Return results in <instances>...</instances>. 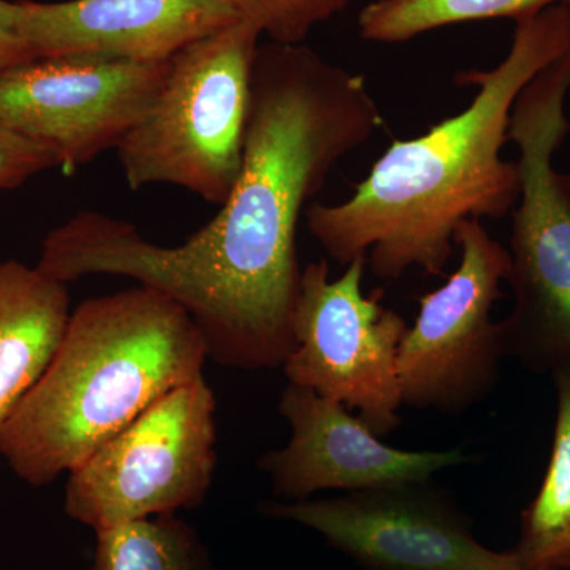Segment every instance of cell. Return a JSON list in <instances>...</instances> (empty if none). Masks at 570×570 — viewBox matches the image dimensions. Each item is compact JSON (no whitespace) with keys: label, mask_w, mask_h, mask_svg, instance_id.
Returning a JSON list of instances; mask_svg holds the SVG:
<instances>
[{"label":"cell","mask_w":570,"mask_h":570,"mask_svg":"<svg viewBox=\"0 0 570 570\" xmlns=\"http://www.w3.org/2000/svg\"><path fill=\"white\" fill-rule=\"evenodd\" d=\"M382 126L363 75L305 43H261L242 174L212 223L170 247L127 220L80 212L45 236L37 268L63 284L129 277L184 307L217 365L283 367L295 347L299 219L337 163Z\"/></svg>","instance_id":"obj_1"},{"label":"cell","mask_w":570,"mask_h":570,"mask_svg":"<svg viewBox=\"0 0 570 570\" xmlns=\"http://www.w3.org/2000/svg\"><path fill=\"white\" fill-rule=\"evenodd\" d=\"M512 47L490 70H463L478 89L466 110L409 140H395L347 200L307 206V230L332 261L365 255L379 279L411 268L442 276L463 220L502 219L515 208L520 178L502 159L517 97L570 50V6L557 3L515 22Z\"/></svg>","instance_id":"obj_2"},{"label":"cell","mask_w":570,"mask_h":570,"mask_svg":"<svg viewBox=\"0 0 570 570\" xmlns=\"http://www.w3.org/2000/svg\"><path fill=\"white\" fill-rule=\"evenodd\" d=\"M206 360L193 317L156 288L85 299L0 431V456L26 485H51L160 397L204 376Z\"/></svg>","instance_id":"obj_3"},{"label":"cell","mask_w":570,"mask_h":570,"mask_svg":"<svg viewBox=\"0 0 570 570\" xmlns=\"http://www.w3.org/2000/svg\"><path fill=\"white\" fill-rule=\"evenodd\" d=\"M569 94L570 50L524 86L509 124L520 197L505 281L513 306L501 328L505 356L535 373L570 365V178L554 168L570 132Z\"/></svg>","instance_id":"obj_4"},{"label":"cell","mask_w":570,"mask_h":570,"mask_svg":"<svg viewBox=\"0 0 570 570\" xmlns=\"http://www.w3.org/2000/svg\"><path fill=\"white\" fill-rule=\"evenodd\" d=\"M261 39L239 18L176 52L156 102L116 149L129 189L171 184L208 204L227 202L245 160Z\"/></svg>","instance_id":"obj_5"},{"label":"cell","mask_w":570,"mask_h":570,"mask_svg":"<svg viewBox=\"0 0 570 570\" xmlns=\"http://www.w3.org/2000/svg\"><path fill=\"white\" fill-rule=\"evenodd\" d=\"M216 411L205 376L171 390L70 472L66 515L97 532L200 508L216 474Z\"/></svg>","instance_id":"obj_6"},{"label":"cell","mask_w":570,"mask_h":570,"mask_svg":"<svg viewBox=\"0 0 570 570\" xmlns=\"http://www.w3.org/2000/svg\"><path fill=\"white\" fill-rule=\"evenodd\" d=\"M453 243L460 265L422 296L397 347L403 406L445 415L464 414L497 389L505 347L491 311L510 269L509 250L479 219L463 220Z\"/></svg>","instance_id":"obj_7"},{"label":"cell","mask_w":570,"mask_h":570,"mask_svg":"<svg viewBox=\"0 0 570 570\" xmlns=\"http://www.w3.org/2000/svg\"><path fill=\"white\" fill-rule=\"evenodd\" d=\"M367 258L356 257L332 279L326 261L302 272L294 314L295 347L283 370L288 384L358 412L379 438L400 426L397 347L407 325L382 305V291L363 294Z\"/></svg>","instance_id":"obj_8"},{"label":"cell","mask_w":570,"mask_h":570,"mask_svg":"<svg viewBox=\"0 0 570 570\" xmlns=\"http://www.w3.org/2000/svg\"><path fill=\"white\" fill-rule=\"evenodd\" d=\"M268 519L316 531L360 570H515L512 550L480 543L448 491L422 482L346 491L340 497L265 501Z\"/></svg>","instance_id":"obj_9"},{"label":"cell","mask_w":570,"mask_h":570,"mask_svg":"<svg viewBox=\"0 0 570 570\" xmlns=\"http://www.w3.org/2000/svg\"><path fill=\"white\" fill-rule=\"evenodd\" d=\"M164 62L31 59L0 70V122L56 154L67 171L89 165L141 121L163 91Z\"/></svg>","instance_id":"obj_10"},{"label":"cell","mask_w":570,"mask_h":570,"mask_svg":"<svg viewBox=\"0 0 570 570\" xmlns=\"http://www.w3.org/2000/svg\"><path fill=\"white\" fill-rule=\"evenodd\" d=\"M279 414L291 428L284 448L257 460L258 471L283 501H303L322 491H356L422 482L438 472L471 463L463 449L414 452L390 448L344 404L288 384Z\"/></svg>","instance_id":"obj_11"},{"label":"cell","mask_w":570,"mask_h":570,"mask_svg":"<svg viewBox=\"0 0 570 570\" xmlns=\"http://www.w3.org/2000/svg\"><path fill=\"white\" fill-rule=\"evenodd\" d=\"M239 18L227 0L14 2L17 29L33 59L164 62Z\"/></svg>","instance_id":"obj_12"},{"label":"cell","mask_w":570,"mask_h":570,"mask_svg":"<svg viewBox=\"0 0 570 570\" xmlns=\"http://www.w3.org/2000/svg\"><path fill=\"white\" fill-rule=\"evenodd\" d=\"M70 317L67 284L0 262V431L50 365Z\"/></svg>","instance_id":"obj_13"},{"label":"cell","mask_w":570,"mask_h":570,"mask_svg":"<svg viewBox=\"0 0 570 570\" xmlns=\"http://www.w3.org/2000/svg\"><path fill=\"white\" fill-rule=\"evenodd\" d=\"M557 420L549 466L520 517L512 551L528 568L570 569V365L551 373Z\"/></svg>","instance_id":"obj_14"},{"label":"cell","mask_w":570,"mask_h":570,"mask_svg":"<svg viewBox=\"0 0 570 570\" xmlns=\"http://www.w3.org/2000/svg\"><path fill=\"white\" fill-rule=\"evenodd\" d=\"M91 570L217 569L193 524L157 515L97 531Z\"/></svg>","instance_id":"obj_15"},{"label":"cell","mask_w":570,"mask_h":570,"mask_svg":"<svg viewBox=\"0 0 570 570\" xmlns=\"http://www.w3.org/2000/svg\"><path fill=\"white\" fill-rule=\"evenodd\" d=\"M566 0H374L358 14L360 36L374 43H404L463 22L538 14Z\"/></svg>","instance_id":"obj_16"},{"label":"cell","mask_w":570,"mask_h":570,"mask_svg":"<svg viewBox=\"0 0 570 570\" xmlns=\"http://www.w3.org/2000/svg\"><path fill=\"white\" fill-rule=\"evenodd\" d=\"M262 37L283 45H299L313 29L332 20L354 0H227Z\"/></svg>","instance_id":"obj_17"},{"label":"cell","mask_w":570,"mask_h":570,"mask_svg":"<svg viewBox=\"0 0 570 570\" xmlns=\"http://www.w3.org/2000/svg\"><path fill=\"white\" fill-rule=\"evenodd\" d=\"M55 167H61L55 153L0 122V190L14 189Z\"/></svg>","instance_id":"obj_18"},{"label":"cell","mask_w":570,"mask_h":570,"mask_svg":"<svg viewBox=\"0 0 570 570\" xmlns=\"http://www.w3.org/2000/svg\"><path fill=\"white\" fill-rule=\"evenodd\" d=\"M31 59V51L26 47L17 29L14 2L0 0V70Z\"/></svg>","instance_id":"obj_19"},{"label":"cell","mask_w":570,"mask_h":570,"mask_svg":"<svg viewBox=\"0 0 570 570\" xmlns=\"http://www.w3.org/2000/svg\"><path fill=\"white\" fill-rule=\"evenodd\" d=\"M515 570H570V569H558V568H528V566H523L520 562L519 568Z\"/></svg>","instance_id":"obj_20"},{"label":"cell","mask_w":570,"mask_h":570,"mask_svg":"<svg viewBox=\"0 0 570 570\" xmlns=\"http://www.w3.org/2000/svg\"><path fill=\"white\" fill-rule=\"evenodd\" d=\"M564 3H568V6H570V0H566V2H564Z\"/></svg>","instance_id":"obj_21"}]
</instances>
